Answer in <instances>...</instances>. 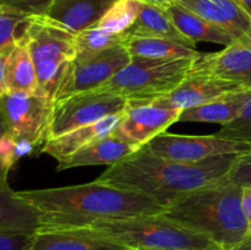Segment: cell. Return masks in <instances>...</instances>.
I'll use <instances>...</instances> for the list:
<instances>
[{
  "mask_svg": "<svg viewBox=\"0 0 251 250\" xmlns=\"http://www.w3.org/2000/svg\"><path fill=\"white\" fill-rule=\"evenodd\" d=\"M134 250H154V249H144V248H137V249H134Z\"/></svg>",
  "mask_w": 251,
  "mask_h": 250,
  "instance_id": "obj_38",
  "label": "cell"
},
{
  "mask_svg": "<svg viewBox=\"0 0 251 250\" xmlns=\"http://www.w3.org/2000/svg\"><path fill=\"white\" fill-rule=\"evenodd\" d=\"M239 86L228 81L221 80L205 73H199L193 68L190 75L183 81L178 88L163 97L152 98L166 107L184 110L188 108L205 104L221 96L233 92H240Z\"/></svg>",
  "mask_w": 251,
  "mask_h": 250,
  "instance_id": "obj_13",
  "label": "cell"
},
{
  "mask_svg": "<svg viewBox=\"0 0 251 250\" xmlns=\"http://www.w3.org/2000/svg\"><path fill=\"white\" fill-rule=\"evenodd\" d=\"M251 97V91L228 93L198 107L181 110L178 122L217 123L222 126L238 118Z\"/></svg>",
  "mask_w": 251,
  "mask_h": 250,
  "instance_id": "obj_22",
  "label": "cell"
},
{
  "mask_svg": "<svg viewBox=\"0 0 251 250\" xmlns=\"http://www.w3.org/2000/svg\"><path fill=\"white\" fill-rule=\"evenodd\" d=\"M113 240L130 249L223 250L205 235L183 227L162 215L96 218L76 227Z\"/></svg>",
  "mask_w": 251,
  "mask_h": 250,
  "instance_id": "obj_4",
  "label": "cell"
},
{
  "mask_svg": "<svg viewBox=\"0 0 251 250\" xmlns=\"http://www.w3.org/2000/svg\"><path fill=\"white\" fill-rule=\"evenodd\" d=\"M237 156L239 154H227L188 163L161 158L142 147L110 166L95 181L140 194L168 206L185 194L227 179Z\"/></svg>",
  "mask_w": 251,
  "mask_h": 250,
  "instance_id": "obj_1",
  "label": "cell"
},
{
  "mask_svg": "<svg viewBox=\"0 0 251 250\" xmlns=\"http://www.w3.org/2000/svg\"><path fill=\"white\" fill-rule=\"evenodd\" d=\"M33 234L0 233V250H28Z\"/></svg>",
  "mask_w": 251,
  "mask_h": 250,
  "instance_id": "obj_31",
  "label": "cell"
},
{
  "mask_svg": "<svg viewBox=\"0 0 251 250\" xmlns=\"http://www.w3.org/2000/svg\"><path fill=\"white\" fill-rule=\"evenodd\" d=\"M161 215L210 238L223 250H233L250 235L243 188L227 179L176 199Z\"/></svg>",
  "mask_w": 251,
  "mask_h": 250,
  "instance_id": "obj_3",
  "label": "cell"
},
{
  "mask_svg": "<svg viewBox=\"0 0 251 250\" xmlns=\"http://www.w3.org/2000/svg\"><path fill=\"white\" fill-rule=\"evenodd\" d=\"M131 59L125 44L115 46L87 58H75L66 66L54 100L98 90L115 74L129 65Z\"/></svg>",
  "mask_w": 251,
  "mask_h": 250,
  "instance_id": "obj_9",
  "label": "cell"
},
{
  "mask_svg": "<svg viewBox=\"0 0 251 250\" xmlns=\"http://www.w3.org/2000/svg\"><path fill=\"white\" fill-rule=\"evenodd\" d=\"M125 47L131 58L161 59V60H176V59L196 58L200 51L196 48L181 44L176 41L151 37H129L125 41Z\"/></svg>",
  "mask_w": 251,
  "mask_h": 250,
  "instance_id": "obj_23",
  "label": "cell"
},
{
  "mask_svg": "<svg viewBox=\"0 0 251 250\" xmlns=\"http://www.w3.org/2000/svg\"><path fill=\"white\" fill-rule=\"evenodd\" d=\"M194 70L251 91V48L234 42L216 53H201L195 59Z\"/></svg>",
  "mask_w": 251,
  "mask_h": 250,
  "instance_id": "obj_12",
  "label": "cell"
},
{
  "mask_svg": "<svg viewBox=\"0 0 251 250\" xmlns=\"http://www.w3.org/2000/svg\"><path fill=\"white\" fill-rule=\"evenodd\" d=\"M16 44V43H15ZM15 44L0 49V97L7 92L6 87V75H7V64H9V58L14 50Z\"/></svg>",
  "mask_w": 251,
  "mask_h": 250,
  "instance_id": "obj_33",
  "label": "cell"
},
{
  "mask_svg": "<svg viewBox=\"0 0 251 250\" xmlns=\"http://www.w3.org/2000/svg\"><path fill=\"white\" fill-rule=\"evenodd\" d=\"M17 193L42 213L41 228L76 227L96 218L161 215L166 210L153 199L97 181Z\"/></svg>",
  "mask_w": 251,
  "mask_h": 250,
  "instance_id": "obj_2",
  "label": "cell"
},
{
  "mask_svg": "<svg viewBox=\"0 0 251 250\" xmlns=\"http://www.w3.org/2000/svg\"><path fill=\"white\" fill-rule=\"evenodd\" d=\"M29 20V15L0 4V49L21 41Z\"/></svg>",
  "mask_w": 251,
  "mask_h": 250,
  "instance_id": "obj_27",
  "label": "cell"
},
{
  "mask_svg": "<svg viewBox=\"0 0 251 250\" xmlns=\"http://www.w3.org/2000/svg\"><path fill=\"white\" fill-rule=\"evenodd\" d=\"M42 213L14 191L7 180L0 181V233L36 234Z\"/></svg>",
  "mask_w": 251,
  "mask_h": 250,
  "instance_id": "obj_18",
  "label": "cell"
},
{
  "mask_svg": "<svg viewBox=\"0 0 251 250\" xmlns=\"http://www.w3.org/2000/svg\"><path fill=\"white\" fill-rule=\"evenodd\" d=\"M251 48V17L237 0H176Z\"/></svg>",
  "mask_w": 251,
  "mask_h": 250,
  "instance_id": "obj_14",
  "label": "cell"
},
{
  "mask_svg": "<svg viewBox=\"0 0 251 250\" xmlns=\"http://www.w3.org/2000/svg\"><path fill=\"white\" fill-rule=\"evenodd\" d=\"M28 250H134L77 228H41Z\"/></svg>",
  "mask_w": 251,
  "mask_h": 250,
  "instance_id": "obj_15",
  "label": "cell"
},
{
  "mask_svg": "<svg viewBox=\"0 0 251 250\" xmlns=\"http://www.w3.org/2000/svg\"><path fill=\"white\" fill-rule=\"evenodd\" d=\"M117 0H53L44 16L63 28L77 33L92 28Z\"/></svg>",
  "mask_w": 251,
  "mask_h": 250,
  "instance_id": "obj_17",
  "label": "cell"
},
{
  "mask_svg": "<svg viewBox=\"0 0 251 250\" xmlns=\"http://www.w3.org/2000/svg\"><path fill=\"white\" fill-rule=\"evenodd\" d=\"M123 113L109 115L104 119L98 120L97 123L85 125L60 136L47 140L43 144L41 152L53 157L54 159H56L58 164L64 163L78 150L112 135L122 122Z\"/></svg>",
  "mask_w": 251,
  "mask_h": 250,
  "instance_id": "obj_16",
  "label": "cell"
},
{
  "mask_svg": "<svg viewBox=\"0 0 251 250\" xmlns=\"http://www.w3.org/2000/svg\"><path fill=\"white\" fill-rule=\"evenodd\" d=\"M233 250H251V235L245 238L242 243L237 245Z\"/></svg>",
  "mask_w": 251,
  "mask_h": 250,
  "instance_id": "obj_36",
  "label": "cell"
},
{
  "mask_svg": "<svg viewBox=\"0 0 251 250\" xmlns=\"http://www.w3.org/2000/svg\"><path fill=\"white\" fill-rule=\"evenodd\" d=\"M243 211H244L245 217H247L251 235V186L243 189Z\"/></svg>",
  "mask_w": 251,
  "mask_h": 250,
  "instance_id": "obj_34",
  "label": "cell"
},
{
  "mask_svg": "<svg viewBox=\"0 0 251 250\" xmlns=\"http://www.w3.org/2000/svg\"><path fill=\"white\" fill-rule=\"evenodd\" d=\"M125 37H151V38H164L176 41L181 44L196 48V44L189 41L179 32L176 25L169 17L166 7L158 5L141 2L139 15L129 29L124 32Z\"/></svg>",
  "mask_w": 251,
  "mask_h": 250,
  "instance_id": "obj_20",
  "label": "cell"
},
{
  "mask_svg": "<svg viewBox=\"0 0 251 250\" xmlns=\"http://www.w3.org/2000/svg\"><path fill=\"white\" fill-rule=\"evenodd\" d=\"M17 156V142L7 132L0 112V181L7 180V174Z\"/></svg>",
  "mask_w": 251,
  "mask_h": 250,
  "instance_id": "obj_28",
  "label": "cell"
},
{
  "mask_svg": "<svg viewBox=\"0 0 251 250\" xmlns=\"http://www.w3.org/2000/svg\"><path fill=\"white\" fill-rule=\"evenodd\" d=\"M169 17L184 37L198 44V42H211V43L229 46L234 43V38L215 24L203 19L200 15L186 9L178 1L166 7Z\"/></svg>",
  "mask_w": 251,
  "mask_h": 250,
  "instance_id": "obj_21",
  "label": "cell"
},
{
  "mask_svg": "<svg viewBox=\"0 0 251 250\" xmlns=\"http://www.w3.org/2000/svg\"><path fill=\"white\" fill-rule=\"evenodd\" d=\"M139 150L137 146L127 144L112 134L78 150L64 163L58 164L56 169L64 171L76 167L104 166V164L113 166L134 154Z\"/></svg>",
  "mask_w": 251,
  "mask_h": 250,
  "instance_id": "obj_19",
  "label": "cell"
},
{
  "mask_svg": "<svg viewBox=\"0 0 251 250\" xmlns=\"http://www.w3.org/2000/svg\"><path fill=\"white\" fill-rule=\"evenodd\" d=\"M180 113L181 110L166 107L156 100H130L113 135L142 149L178 122Z\"/></svg>",
  "mask_w": 251,
  "mask_h": 250,
  "instance_id": "obj_11",
  "label": "cell"
},
{
  "mask_svg": "<svg viewBox=\"0 0 251 250\" xmlns=\"http://www.w3.org/2000/svg\"><path fill=\"white\" fill-rule=\"evenodd\" d=\"M53 102L38 93L6 92L0 97V112L17 147L44 144L50 123Z\"/></svg>",
  "mask_w": 251,
  "mask_h": 250,
  "instance_id": "obj_7",
  "label": "cell"
},
{
  "mask_svg": "<svg viewBox=\"0 0 251 250\" xmlns=\"http://www.w3.org/2000/svg\"><path fill=\"white\" fill-rule=\"evenodd\" d=\"M216 135L225 139L237 140V141H244L251 144V124L242 125V126H222L218 130Z\"/></svg>",
  "mask_w": 251,
  "mask_h": 250,
  "instance_id": "obj_32",
  "label": "cell"
},
{
  "mask_svg": "<svg viewBox=\"0 0 251 250\" xmlns=\"http://www.w3.org/2000/svg\"><path fill=\"white\" fill-rule=\"evenodd\" d=\"M196 58L161 60L135 56L129 65L95 91L113 93L126 100L163 97L190 75Z\"/></svg>",
  "mask_w": 251,
  "mask_h": 250,
  "instance_id": "obj_6",
  "label": "cell"
},
{
  "mask_svg": "<svg viewBox=\"0 0 251 250\" xmlns=\"http://www.w3.org/2000/svg\"><path fill=\"white\" fill-rule=\"evenodd\" d=\"M53 0H0V4L9 6L11 9L17 10L20 12L36 16V15H44L50 6Z\"/></svg>",
  "mask_w": 251,
  "mask_h": 250,
  "instance_id": "obj_30",
  "label": "cell"
},
{
  "mask_svg": "<svg viewBox=\"0 0 251 250\" xmlns=\"http://www.w3.org/2000/svg\"><path fill=\"white\" fill-rule=\"evenodd\" d=\"M237 1L239 2L240 6H242L251 17V0H237Z\"/></svg>",
  "mask_w": 251,
  "mask_h": 250,
  "instance_id": "obj_37",
  "label": "cell"
},
{
  "mask_svg": "<svg viewBox=\"0 0 251 250\" xmlns=\"http://www.w3.org/2000/svg\"><path fill=\"white\" fill-rule=\"evenodd\" d=\"M126 102L120 96L100 91L81 92L55 100L53 102L47 140L97 123L109 115L123 113Z\"/></svg>",
  "mask_w": 251,
  "mask_h": 250,
  "instance_id": "obj_8",
  "label": "cell"
},
{
  "mask_svg": "<svg viewBox=\"0 0 251 250\" xmlns=\"http://www.w3.org/2000/svg\"><path fill=\"white\" fill-rule=\"evenodd\" d=\"M126 37L123 33H109L98 27L83 29L75 33V58H87L115 46L125 44Z\"/></svg>",
  "mask_w": 251,
  "mask_h": 250,
  "instance_id": "obj_25",
  "label": "cell"
},
{
  "mask_svg": "<svg viewBox=\"0 0 251 250\" xmlns=\"http://www.w3.org/2000/svg\"><path fill=\"white\" fill-rule=\"evenodd\" d=\"M144 147L161 158L196 163L217 156L243 154L250 151L251 144L225 139L216 134L189 136L162 132Z\"/></svg>",
  "mask_w": 251,
  "mask_h": 250,
  "instance_id": "obj_10",
  "label": "cell"
},
{
  "mask_svg": "<svg viewBox=\"0 0 251 250\" xmlns=\"http://www.w3.org/2000/svg\"><path fill=\"white\" fill-rule=\"evenodd\" d=\"M34 63L38 95L54 102L66 66L75 59V33L44 15L31 16L22 38Z\"/></svg>",
  "mask_w": 251,
  "mask_h": 250,
  "instance_id": "obj_5",
  "label": "cell"
},
{
  "mask_svg": "<svg viewBox=\"0 0 251 250\" xmlns=\"http://www.w3.org/2000/svg\"><path fill=\"white\" fill-rule=\"evenodd\" d=\"M141 2H146V4H152V5H158V6L167 7L169 5L176 2V0H139Z\"/></svg>",
  "mask_w": 251,
  "mask_h": 250,
  "instance_id": "obj_35",
  "label": "cell"
},
{
  "mask_svg": "<svg viewBox=\"0 0 251 250\" xmlns=\"http://www.w3.org/2000/svg\"><path fill=\"white\" fill-rule=\"evenodd\" d=\"M7 92L38 93V82L34 63L24 39L14 47L7 64Z\"/></svg>",
  "mask_w": 251,
  "mask_h": 250,
  "instance_id": "obj_24",
  "label": "cell"
},
{
  "mask_svg": "<svg viewBox=\"0 0 251 250\" xmlns=\"http://www.w3.org/2000/svg\"><path fill=\"white\" fill-rule=\"evenodd\" d=\"M227 180L242 186H251V150L237 156L227 175Z\"/></svg>",
  "mask_w": 251,
  "mask_h": 250,
  "instance_id": "obj_29",
  "label": "cell"
},
{
  "mask_svg": "<svg viewBox=\"0 0 251 250\" xmlns=\"http://www.w3.org/2000/svg\"><path fill=\"white\" fill-rule=\"evenodd\" d=\"M140 7L139 0H117L95 27L109 33H123L136 21Z\"/></svg>",
  "mask_w": 251,
  "mask_h": 250,
  "instance_id": "obj_26",
  "label": "cell"
}]
</instances>
